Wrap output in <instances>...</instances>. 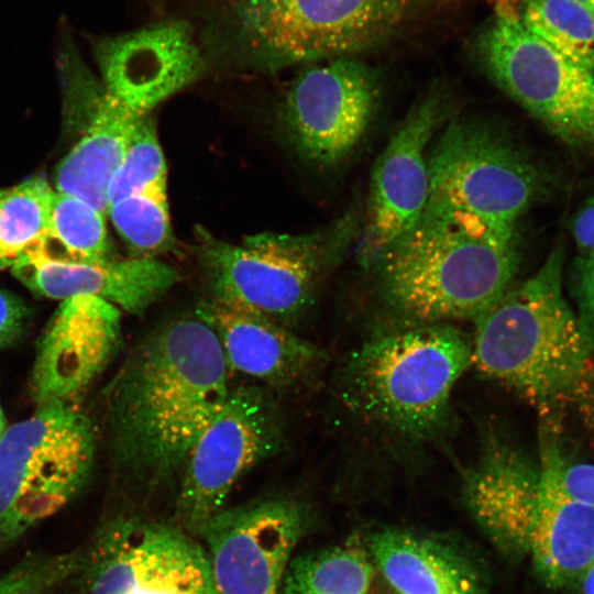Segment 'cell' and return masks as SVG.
<instances>
[{"label": "cell", "instance_id": "6da1fadb", "mask_svg": "<svg viewBox=\"0 0 594 594\" xmlns=\"http://www.w3.org/2000/svg\"><path fill=\"white\" fill-rule=\"evenodd\" d=\"M230 391L217 336L196 312L151 331L105 391L116 480L141 497L179 483L194 444Z\"/></svg>", "mask_w": 594, "mask_h": 594}, {"label": "cell", "instance_id": "7a4b0ae2", "mask_svg": "<svg viewBox=\"0 0 594 594\" xmlns=\"http://www.w3.org/2000/svg\"><path fill=\"white\" fill-rule=\"evenodd\" d=\"M471 366V339L454 323L380 330L342 364L339 402L385 447L422 449L449 432L453 389Z\"/></svg>", "mask_w": 594, "mask_h": 594}, {"label": "cell", "instance_id": "3957f363", "mask_svg": "<svg viewBox=\"0 0 594 594\" xmlns=\"http://www.w3.org/2000/svg\"><path fill=\"white\" fill-rule=\"evenodd\" d=\"M563 251L556 246L528 279L512 285L474 320L472 365L551 424L573 398L594 333L563 296Z\"/></svg>", "mask_w": 594, "mask_h": 594}, {"label": "cell", "instance_id": "277c9868", "mask_svg": "<svg viewBox=\"0 0 594 594\" xmlns=\"http://www.w3.org/2000/svg\"><path fill=\"white\" fill-rule=\"evenodd\" d=\"M442 1L209 0L201 42L210 57L272 73L376 47Z\"/></svg>", "mask_w": 594, "mask_h": 594}, {"label": "cell", "instance_id": "5b68a950", "mask_svg": "<svg viewBox=\"0 0 594 594\" xmlns=\"http://www.w3.org/2000/svg\"><path fill=\"white\" fill-rule=\"evenodd\" d=\"M517 242L422 213L366 271L387 328L474 321L514 284Z\"/></svg>", "mask_w": 594, "mask_h": 594}, {"label": "cell", "instance_id": "8992f818", "mask_svg": "<svg viewBox=\"0 0 594 594\" xmlns=\"http://www.w3.org/2000/svg\"><path fill=\"white\" fill-rule=\"evenodd\" d=\"M359 229L353 211L311 232H261L240 243L199 229L196 256L207 299L289 328L311 306Z\"/></svg>", "mask_w": 594, "mask_h": 594}, {"label": "cell", "instance_id": "52a82bcc", "mask_svg": "<svg viewBox=\"0 0 594 594\" xmlns=\"http://www.w3.org/2000/svg\"><path fill=\"white\" fill-rule=\"evenodd\" d=\"M429 193L422 213L457 222L505 242L537 198L536 167L493 127L451 121L427 154Z\"/></svg>", "mask_w": 594, "mask_h": 594}, {"label": "cell", "instance_id": "ba28073f", "mask_svg": "<svg viewBox=\"0 0 594 594\" xmlns=\"http://www.w3.org/2000/svg\"><path fill=\"white\" fill-rule=\"evenodd\" d=\"M97 433L78 407L48 405L0 437V552L66 506L86 485Z\"/></svg>", "mask_w": 594, "mask_h": 594}, {"label": "cell", "instance_id": "9c48e42d", "mask_svg": "<svg viewBox=\"0 0 594 594\" xmlns=\"http://www.w3.org/2000/svg\"><path fill=\"white\" fill-rule=\"evenodd\" d=\"M476 47L492 80L552 134L570 145H594V73L529 31L513 0L496 1Z\"/></svg>", "mask_w": 594, "mask_h": 594}, {"label": "cell", "instance_id": "30bf717a", "mask_svg": "<svg viewBox=\"0 0 594 594\" xmlns=\"http://www.w3.org/2000/svg\"><path fill=\"white\" fill-rule=\"evenodd\" d=\"M283 442L282 413L273 394L258 385L231 389L187 459L176 497L178 526L200 537L235 484L278 453Z\"/></svg>", "mask_w": 594, "mask_h": 594}, {"label": "cell", "instance_id": "8fae6325", "mask_svg": "<svg viewBox=\"0 0 594 594\" xmlns=\"http://www.w3.org/2000/svg\"><path fill=\"white\" fill-rule=\"evenodd\" d=\"M74 579L79 594H217L206 550L190 534L131 515L97 528Z\"/></svg>", "mask_w": 594, "mask_h": 594}, {"label": "cell", "instance_id": "7c38bea8", "mask_svg": "<svg viewBox=\"0 0 594 594\" xmlns=\"http://www.w3.org/2000/svg\"><path fill=\"white\" fill-rule=\"evenodd\" d=\"M380 95L376 73L358 59L308 64L285 94L282 122L301 157L333 167L364 138Z\"/></svg>", "mask_w": 594, "mask_h": 594}, {"label": "cell", "instance_id": "4fadbf2b", "mask_svg": "<svg viewBox=\"0 0 594 594\" xmlns=\"http://www.w3.org/2000/svg\"><path fill=\"white\" fill-rule=\"evenodd\" d=\"M307 524L305 507L287 496L217 513L200 535L217 594H279Z\"/></svg>", "mask_w": 594, "mask_h": 594}, {"label": "cell", "instance_id": "5bb4252c", "mask_svg": "<svg viewBox=\"0 0 594 594\" xmlns=\"http://www.w3.org/2000/svg\"><path fill=\"white\" fill-rule=\"evenodd\" d=\"M443 116L440 94H428L409 110L377 157L355 240L362 268L373 264L420 219L429 193L427 154Z\"/></svg>", "mask_w": 594, "mask_h": 594}, {"label": "cell", "instance_id": "9a60e30c", "mask_svg": "<svg viewBox=\"0 0 594 594\" xmlns=\"http://www.w3.org/2000/svg\"><path fill=\"white\" fill-rule=\"evenodd\" d=\"M120 339L119 308L88 295L63 299L36 345L29 382L35 407L79 408Z\"/></svg>", "mask_w": 594, "mask_h": 594}, {"label": "cell", "instance_id": "2e32d148", "mask_svg": "<svg viewBox=\"0 0 594 594\" xmlns=\"http://www.w3.org/2000/svg\"><path fill=\"white\" fill-rule=\"evenodd\" d=\"M94 54L107 92L141 114L195 81L206 65L183 19L106 35L95 41Z\"/></svg>", "mask_w": 594, "mask_h": 594}, {"label": "cell", "instance_id": "e0dca14e", "mask_svg": "<svg viewBox=\"0 0 594 594\" xmlns=\"http://www.w3.org/2000/svg\"><path fill=\"white\" fill-rule=\"evenodd\" d=\"M540 427L538 497L528 553L541 582L561 590L578 585L594 561V506L562 491L558 480L561 449L553 429Z\"/></svg>", "mask_w": 594, "mask_h": 594}, {"label": "cell", "instance_id": "ac0fdd59", "mask_svg": "<svg viewBox=\"0 0 594 594\" xmlns=\"http://www.w3.org/2000/svg\"><path fill=\"white\" fill-rule=\"evenodd\" d=\"M538 483V465L495 431L483 435L464 472V497L493 541L512 554L528 552Z\"/></svg>", "mask_w": 594, "mask_h": 594}, {"label": "cell", "instance_id": "d6986e66", "mask_svg": "<svg viewBox=\"0 0 594 594\" xmlns=\"http://www.w3.org/2000/svg\"><path fill=\"white\" fill-rule=\"evenodd\" d=\"M196 314L217 336L229 370L268 386L301 383L326 364L321 349L260 314L208 299Z\"/></svg>", "mask_w": 594, "mask_h": 594}, {"label": "cell", "instance_id": "ffe728a7", "mask_svg": "<svg viewBox=\"0 0 594 594\" xmlns=\"http://www.w3.org/2000/svg\"><path fill=\"white\" fill-rule=\"evenodd\" d=\"M12 274L33 293L53 299L95 296L133 315L143 314L179 279L177 270L154 257L98 264L23 262Z\"/></svg>", "mask_w": 594, "mask_h": 594}, {"label": "cell", "instance_id": "44dd1931", "mask_svg": "<svg viewBox=\"0 0 594 594\" xmlns=\"http://www.w3.org/2000/svg\"><path fill=\"white\" fill-rule=\"evenodd\" d=\"M144 116L131 110L105 89L87 117L80 140L57 166L58 191L77 197L101 213H107L110 180Z\"/></svg>", "mask_w": 594, "mask_h": 594}, {"label": "cell", "instance_id": "7402d4cb", "mask_svg": "<svg viewBox=\"0 0 594 594\" xmlns=\"http://www.w3.org/2000/svg\"><path fill=\"white\" fill-rule=\"evenodd\" d=\"M371 551L399 594H482L466 562L431 539L388 529L373 536Z\"/></svg>", "mask_w": 594, "mask_h": 594}, {"label": "cell", "instance_id": "603a6c76", "mask_svg": "<svg viewBox=\"0 0 594 594\" xmlns=\"http://www.w3.org/2000/svg\"><path fill=\"white\" fill-rule=\"evenodd\" d=\"M110 254L103 213L77 197L57 191L54 193L47 230L24 252L18 264H98L111 260Z\"/></svg>", "mask_w": 594, "mask_h": 594}, {"label": "cell", "instance_id": "cb8c5ba5", "mask_svg": "<svg viewBox=\"0 0 594 594\" xmlns=\"http://www.w3.org/2000/svg\"><path fill=\"white\" fill-rule=\"evenodd\" d=\"M373 568L355 547H333L290 560L279 594H369Z\"/></svg>", "mask_w": 594, "mask_h": 594}, {"label": "cell", "instance_id": "d4e9b609", "mask_svg": "<svg viewBox=\"0 0 594 594\" xmlns=\"http://www.w3.org/2000/svg\"><path fill=\"white\" fill-rule=\"evenodd\" d=\"M514 4L529 31L594 73V10L575 0H516Z\"/></svg>", "mask_w": 594, "mask_h": 594}, {"label": "cell", "instance_id": "484cf974", "mask_svg": "<svg viewBox=\"0 0 594 594\" xmlns=\"http://www.w3.org/2000/svg\"><path fill=\"white\" fill-rule=\"evenodd\" d=\"M53 189L44 176L31 177L0 197V270L13 267L47 230Z\"/></svg>", "mask_w": 594, "mask_h": 594}, {"label": "cell", "instance_id": "4316f807", "mask_svg": "<svg viewBox=\"0 0 594 594\" xmlns=\"http://www.w3.org/2000/svg\"><path fill=\"white\" fill-rule=\"evenodd\" d=\"M107 213L133 257H154L173 243L166 189L128 196L111 204Z\"/></svg>", "mask_w": 594, "mask_h": 594}, {"label": "cell", "instance_id": "83f0119b", "mask_svg": "<svg viewBox=\"0 0 594 594\" xmlns=\"http://www.w3.org/2000/svg\"><path fill=\"white\" fill-rule=\"evenodd\" d=\"M166 163L154 121L145 114L108 187L109 206L128 196L166 189Z\"/></svg>", "mask_w": 594, "mask_h": 594}, {"label": "cell", "instance_id": "f1b7e54d", "mask_svg": "<svg viewBox=\"0 0 594 594\" xmlns=\"http://www.w3.org/2000/svg\"><path fill=\"white\" fill-rule=\"evenodd\" d=\"M81 561L82 549L30 553L0 573V594H53L76 576Z\"/></svg>", "mask_w": 594, "mask_h": 594}, {"label": "cell", "instance_id": "f546056e", "mask_svg": "<svg viewBox=\"0 0 594 594\" xmlns=\"http://www.w3.org/2000/svg\"><path fill=\"white\" fill-rule=\"evenodd\" d=\"M558 480L566 496L594 506V464L568 462L561 451L558 461Z\"/></svg>", "mask_w": 594, "mask_h": 594}, {"label": "cell", "instance_id": "4dcf8cb0", "mask_svg": "<svg viewBox=\"0 0 594 594\" xmlns=\"http://www.w3.org/2000/svg\"><path fill=\"white\" fill-rule=\"evenodd\" d=\"M30 312L22 299L0 289V349L7 348L23 336Z\"/></svg>", "mask_w": 594, "mask_h": 594}, {"label": "cell", "instance_id": "1f68e13d", "mask_svg": "<svg viewBox=\"0 0 594 594\" xmlns=\"http://www.w3.org/2000/svg\"><path fill=\"white\" fill-rule=\"evenodd\" d=\"M575 272L580 316L594 333V253L581 255Z\"/></svg>", "mask_w": 594, "mask_h": 594}, {"label": "cell", "instance_id": "d6a6232c", "mask_svg": "<svg viewBox=\"0 0 594 594\" xmlns=\"http://www.w3.org/2000/svg\"><path fill=\"white\" fill-rule=\"evenodd\" d=\"M575 243L582 255L594 253V194L584 202L572 223Z\"/></svg>", "mask_w": 594, "mask_h": 594}, {"label": "cell", "instance_id": "836d02e7", "mask_svg": "<svg viewBox=\"0 0 594 594\" xmlns=\"http://www.w3.org/2000/svg\"><path fill=\"white\" fill-rule=\"evenodd\" d=\"M573 398L578 399L586 424L594 431V364L592 360L574 391Z\"/></svg>", "mask_w": 594, "mask_h": 594}, {"label": "cell", "instance_id": "e575fe53", "mask_svg": "<svg viewBox=\"0 0 594 594\" xmlns=\"http://www.w3.org/2000/svg\"><path fill=\"white\" fill-rule=\"evenodd\" d=\"M578 584L583 594H594V561L584 571Z\"/></svg>", "mask_w": 594, "mask_h": 594}, {"label": "cell", "instance_id": "d590c367", "mask_svg": "<svg viewBox=\"0 0 594 594\" xmlns=\"http://www.w3.org/2000/svg\"><path fill=\"white\" fill-rule=\"evenodd\" d=\"M6 428H7L6 427V418H4L3 409H2L1 403H0V437H1V435L4 431Z\"/></svg>", "mask_w": 594, "mask_h": 594}, {"label": "cell", "instance_id": "8d00e7d4", "mask_svg": "<svg viewBox=\"0 0 594 594\" xmlns=\"http://www.w3.org/2000/svg\"><path fill=\"white\" fill-rule=\"evenodd\" d=\"M584 6H586L587 8L594 10V0H575Z\"/></svg>", "mask_w": 594, "mask_h": 594}, {"label": "cell", "instance_id": "74e56055", "mask_svg": "<svg viewBox=\"0 0 594 594\" xmlns=\"http://www.w3.org/2000/svg\"><path fill=\"white\" fill-rule=\"evenodd\" d=\"M2 194H3V189H0V197L2 196Z\"/></svg>", "mask_w": 594, "mask_h": 594}]
</instances>
